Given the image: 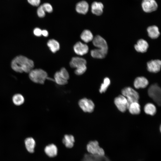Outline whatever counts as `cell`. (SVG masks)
<instances>
[{
  "label": "cell",
  "instance_id": "4",
  "mask_svg": "<svg viewBox=\"0 0 161 161\" xmlns=\"http://www.w3.org/2000/svg\"><path fill=\"white\" fill-rule=\"evenodd\" d=\"M149 96L159 106L161 103V89L157 84L151 85L148 89Z\"/></svg>",
  "mask_w": 161,
  "mask_h": 161
},
{
  "label": "cell",
  "instance_id": "2",
  "mask_svg": "<svg viewBox=\"0 0 161 161\" xmlns=\"http://www.w3.org/2000/svg\"><path fill=\"white\" fill-rule=\"evenodd\" d=\"M30 79L34 83L43 84L47 79V72L41 69H32L29 73Z\"/></svg>",
  "mask_w": 161,
  "mask_h": 161
},
{
  "label": "cell",
  "instance_id": "15",
  "mask_svg": "<svg viewBox=\"0 0 161 161\" xmlns=\"http://www.w3.org/2000/svg\"><path fill=\"white\" fill-rule=\"evenodd\" d=\"M148 47V44L146 41L143 39H140L134 45L135 50L138 52L144 53L147 51Z\"/></svg>",
  "mask_w": 161,
  "mask_h": 161
},
{
  "label": "cell",
  "instance_id": "31",
  "mask_svg": "<svg viewBox=\"0 0 161 161\" xmlns=\"http://www.w3.org/2000/svg\"><path fill=\"white\" fill-rule=\"evenodd\" d=\"M59 72L61 76L64 79L68 80L69 78V75L67 70L64 67L61 68Z\"/></svg>",
  "mask_w": 161,
  "mask_h": 161
},
{
  "label": "cell",
  "instance_id": "20",
  "mask_svg": "<svg viewBox=\"0 0 161 161\" xmlns=\"http://www.w3.org/2000/svg\"><path fill=\"white\" fill-rule=\"evenodd\" d=\"M75 138L71 134H65L62 140V142L65 147L68 148H71L73 146Z\"/></svg>",
  "mask_w": 161,
  "mask_h": 161
},
{
  "label": "cell",
  "instance_id": "19",
  "mask_svg": "<svg viewBox=\"0 0 161 161\" xmlns=\"http://www.w3.org/2000/svg\"><path fill=\"white\" fill-rule=\"evenodd\" d=\"M26 148L27 151L30 153H32L35 152L36 145V141L32 137L27 138L25 140Z\"/></svg>",
  "mask_w": 161,
  "mask_h": 161
},
{
  "label": "cell",
  "instance_id": "14",
  "mask_svg": "<svg viewBox=\"0 0 161 161\" xmlns=\"http://www.w3.org/2000/svg\"><path fill=\"white\" fill-rule=\"evenodd\" d=\"M103 5L101 2L94 1L91 6L92 12L96 15L100 16L103 13Z\"/></svg>",
  "mask_w": 161,
  "mask_h": 161
},
{
  "label": "cell",
  "instance_id": "26",
  "mask_svg": "<svg viewBox=\"0 0 161 161\" xmlns=\"http://www.w3.org/2000/svg\"><path fill=\"white\" fill-rule=\"evenodd\" d=\"M144 111L145 113L151 115H154L156 113L157 109L153 103H148L144 106Z\"/></svg>",
  "mask_w": 161,
  "mask_h": 161
},
{
  "label": "cell",
  "instance_id": "36",
  "mask_svg": "<svg viewBox=\"0 0 161 161\" xmlns=\"http://www.w3.org/2000/svg\"><path fill=\"white\" fill-rule=\"evenodd\" d=\"M49 33L47 31L45 30H42V35L43 36L47 37Z\"/></svg>",
  "mask_w": 161,
  "mask_h": 161
},
{
  "label": "cell",
  "instance_id": "23",
  "mask_svg": "<svg viewBox=\"0 0 161 161\" xmlns=\"http://www.w3.org/2000/svg\"><path fill=\"white\" fill-rule=\"evenodd\" d=\"M80 37L83 41L86 43L92 41L94 38L92 32L88 30H84L81 33Z\"/></svg>",
  "mask_w": 161,
  "mask_h": 161
},
{
  "label": "cell",
  "instance_id": "34",
  "mask_svg": "<svg viewBox=\"0 0 161 161\" xmlns=\"http://www.w3.org/2000/svg\"><path fill=\"white\" fill-rule=\"evenodd\" d=\"M28 2L34 6H38L40 3V0H27Z\"/></svg>",
  "mask_w": 161,
  "mask_h": 161
},
{
  "label": "cell",
  "instance_id": "5",
  "mask_svg": "<svg viewBox=\"0 0 161 161\" xmlns=\"http://www.w3.org/2000/svg\"><path fill=\"white\" fill-rule=\"evenodd\" d=\"M86 149L88 152L92 154L104 156L105 154L104 149L96 140L90 141L87 145Z\"/></svg>",
  "mask_w": 161,
  "mask_h": 161
},
{
  "label": "cell",
  "instance_id": "8",
  "mask_svg": "<svg viewBox=\"0 0 161 161\" xmlns=\"http://www.w3.org/2000/svg\"><path fill=\"white\" fill-rule=\"evenodd\" d=\"M142 7L145 12L150 13L156 10L158 5L155 0H143Z\"/></svg>",
  "mask_w": 161,
  "mask_h": 161
},
{
  "label": "cell",
  "instance_id": "25",
  "mask_svg": "<svg viewBox=\"0 0 161 161\" xmlns=\"http://www.w3.org/2000/svg\"><path fill=\"white\" fill-rule=\"evenodd\" d=\"M129 112L133 114H138L140 112V106L138 102H134L131 103L128 107Z\"/></svg>",
  "mask_w": 161,
  "mask_h": 161
},
{
  "label": "cell",
  "instance_id": "7",
  "mask_svg": "<svg viewBox=\"0 0 161 161\" xmlns=\"http://www.w3.org/2000/svg\"><path fill=\"white\" fill-rule=\"evenodd\" d=\"M114 103L118 109L123 112L127 109V101L126 98L123 95H120L115 97Z\"/></svg>",
  "mask_w": 161,
  "mask_h": 161
},
{
  "label": "cell",
  "instance_id": "12",
  "mask_svg": "<svg viewBox=\"0 0 161 161\" xmlns=\"http://www.w3.org/2000/svg\"><path fill=\"white\" fill-rule=\"evenodd\" d=\"M161 61L159 60H152L147 63V68L150 72L157 73L160 70Z\"/></svg>",
  "mask_w": 161,
  "mask_h": 161
},
{
  "label": "cell",
  "instance_id": "30",
  "mask_svg": "<svg viewBox=\"0 0 161 161\" xmlns=\"http://www.w3.org/2000/svg\"><path fill=\"white\" fill-rule=\"evenodd\" d=\"M86 69V65H83L76 68L75 73L77 75H81L85 73Z\"/></svg>",
  "mask_w": 161,
  "mask_h": 161
},
{
  "label": "cell",
  "instance_id": "18",
  "mask_svg": "<svg viewBox=\"0 0 161 161\" xmlns=\"http://www.w3.org/2000/svg\"><path fill=\"white\" fill-rule=\"evenodd\" d=\"M86 61L85 59L78 57L72 58L69 63L71 67L75 69L80 66L86 65Z\"/></svg>",
  "mask_w": 161,
  "mask_h": 161
},
{
  "label": "cell",
  "instance_id": "16",
  "mask_svg": "<svg viewBox=\"0 0 161 161\" xmlns=\"http://www.w3.org/2000/svg\"><path fill=\"white\" fill-rule=\"evenodd\" d=\"M148 84V80L144 77H139L137 78L134 80V85L137 89L145 88Z\"/></svg>",
  "mask_w": 161,
  "mask_h": 161
},
{
  "label": "cell",
  "instance_id": "10",
  "mask_svg": "<svg viewBox=\"0 0 161 161\" xmlns=\"http://www.w3.org/2000/svg\"><path fill=\"white\" fill-rule=\"evenodd\" d=\"M93 45L98 49L108 51V46L106 41L99 35L95 36L92 40Z\"/></svg>",
  "mask_w": 161,
  "mask_h": 161
},
{
  "label": "cell",
  "instance_id": "21",
  "mask_svg": "<svg viewBox=\"0 0 161 161\" xmlns=\"http://www.w3.org/2000/svg\"><path fill=\"white\" fill-rule=\"evenodd\" d=\"M108 51L97 48L91 50V56L95 58L102 59L106 56Z\"/></svg>",
  "mask_w": 161,
  "mask_h": 161
},
{
  "label": "cell",
  "instance_id": "27",
  "mask_svg": "<svg viewBox=\"0 0 161 161\" xmlns=\"http://www.w3.org/2000/svg\"><path fill=\"white\" fill-rule=\"evenodd\" d=\"M54 80L57 84L60 85H63L68 83L67 80L63 78L60 75L59 72H56L54 75Z\"/></svg>",
  "mask_w": 161,
  "mask_h": 161
},
{
  "label": "cell",
  "instance_id": "33",
  "mask_svg": "<svg viewBox=\"0 0 161 161\" xmlns=\"http://www.w3.org/2000/svg\"><path fill=\"white\" fill-rule=\"evenodd\" d=\"M37 13V15L39 17L43 18L45 16L46 12L44 11L42 4L39 6L38 7Z\"/></svg>",
  "mask_w": 161,
  "mask_h": 161
},
{
  "label": "cell",
  "instance_id": "13",
  "mask_svg": "<svg viewBox=\"0 0 161 161\" xmlns=\"http://www.w3.org/2000/svg\"><path fill=\"white\" fill-rule=\"evenodd\" d=\"M89 9V4L85 1H80L76 5V11L80 14L83 15L86 14L88 12Z\"/></svg>",
  "mask_w": 161,
  "mask_h": 161
},
{
  "label": "cell",
  "instance_id": "24",
  "mask_svg": "<svg viewBox=\"0 0 161 161\" xmlns=\"http://www.w3.org/2000/svg\"><path fill=\"white\" fill-rule=\"evenodd\" d=\"M47 45L50 51L53 53L56 52L60 49L59 43L54 39L49 40L47 43Z\"/></svg>",
  "mask_w": 161,
  "mask_h": 161
},
{
  "label": "cell",
  "instance_id": "28",
  "mask_svg": "<svg viewBox=\"0 0 161 161\" xmlns=\"http://www.w3.org/2000/svg\"><path fill=\"white\" fill-rule=\"evenodd\" d=\"M12 100L14 104L16 106H20L23 103L24 101V98L22 95L17 94L13 95Z\"/></svg>",
  "mask_w": 161,
  "mask_h": 161
},
{
  "label": "cell",
  "instance_id": "22",
  "mask_svg": "<svg viewBox=\"0 0 161 161\" xmlns=\"http://www.w3.org/2000/svg\"><path fill=\"white\" fill-rule=\"evenodd\" d=\"M149 36L152 39H156L159 37L160 32L158 27L155 25L149 27L147 29Z\"/></svg>",
  "mask_w": 161,
  "mask_h": 161
},
{
  "label": "cell",
  "instance_id": "11",
  "mask_svg": "<svg viewBox=\"0 0 161 161\" xmlns=\"http://www.w3.org/2000/svg\"><path fill=\"white\" fill-rule=\"evenodd\" d=\"M75 52L79 55H83L86 54L89 51L88 45L80 41L77 42L73 46Z\"/></svg>",
  "mask_w": 161,
  "mask_h": 161
},
{
  "label": "cell",
  "instance_id": "1",
  "mask_svg": "<svg viewBox=\"0 0 161 161\" xmlns=\"http://www.w3.org/2000/svg\"><path fill=\"white\" fill-rule=\"evenodd\" d=\"M12 69L15 71L29 73L34 67V63L31 60L22 55L16 56L11 63Z\"/></svg>",
  "mask_w": 161,
  "mask_h": 161
},
{
  "label": "cell",
  "instance_id": "6",
  "mask_svg": "<svg viewBox=\"0 0 161 161\" xmlns=\"http://www.w3.org/2000/svg\"><path fill=\"white\" fill-rule=\"evenodd\" d=\"M78 105L81 109L86 112H92L95 108L93 102L91 100L86 98L80 100L78 102Z\"/></svg>",
  "mask_w": 161,
  "mask_h": 161
},
{
  "label": "cell",
  "instance_id": "17",
  "mask_svg": "<svg viewBox=\"0 0 161 161\" xmlns=\"http://www.w3.org/2000/svg\"><path fill=\"white\" fill-rule=\"evenodd\" d=\"M44 151L48 156L50 157H53L57 155L58 149L56 146L55 144H51L45 147Z\"/></svg>",
  "mask_w": 161,
  "mask_h": 161
},
{
  "label": "cell",
  "instance_id": "9",
  "mask_svg": "<svg viewBox=\"0 0 161 161\" xmlns=\"http://www.w3.org/2000/svg\"><path fill=\"white\" fill-rule=\"evenodd\" d=\"M80 161H111L109 158L105 156L93 155L88 152L86 153Z\"/></svg>",
  "mask_w": 161,
  "mask_h": 161
},
{
  "label": "cell",
  "instance_id": "3",
  "mask_svg": "<svg viewBox=\"0 0 161 161\" xmlns=\"http://www.w3.org/2000/svg\"><path fill=\"white\" fill-rule=\"evenodd\" d=\"M122 95L127 99V109L129 105L134 102H138L139 95L138 93L130 87L123 89L121 91Z\"/></svg>",
  "mask_w": 161,
  "mask_h": 161
},
{
  "label": "cell",
  "instance_id": "29",
  "mask_svg": "<svg viewBox=\"0 0 161 161\" xmlns=\"http://www.w3.org/2000/svg\"><path fill=\"white\" fill-rule=\"evenodd\" d=\"M110 84V81L109 79L107 77L105 78L103 80V83L100 85L99 90L100 92L101 93L105 92L107 90Z\"/></svg>",
  "mask_w": 161,
  "mask_h": 161
},
{
  "label": "cell",
  "instance_id": "32",
  "mask_svg": "<svg viewBox=\"0 0 161 161\" xmlns=\"http://www.w3.org/2000/svg\"><path fill=\"white\" fill-rule=\"evenodd\" d=\"M43 7L46 12L49 13H51L53 10V9L52 5L49 3H45L42 4Z\"/></svg>",
  "mask_w": 161,
  "mask_h": 161
},
{
  "label": "cell",
  "instance_id": "35",
  "mask_svg": "<svg viewBox=\"0 0 161 161\" xmlns=\"http://www.w3.org/2000/svg\"><path fill=\"white\" fill-rule=\"evenodd\" d=\"M33 33L35 36H40L42 35V30L38 28H36L34 30Z\"/></svg>",
  "mask_w": 161,
  "mask_h": 161
}]
</instances>
